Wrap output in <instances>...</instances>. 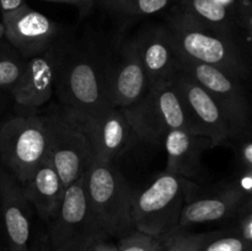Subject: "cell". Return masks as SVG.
I'll use <instances>...</instances> for the list:
<instances>
[{
  "label": "cell",
  "instance_id": "9c48e42d",
  "mask_svg": "<svg viewBox=\"0 0 252 251\" xmlns=\"http://www.w3.org/2000/svg\"><path fill=\"white\" fill-rule=\"evenodd\" d=\"M180 69L203 86L220 106L233 130L234 139H241L250 134L252 108L243 80L216 66L192 61L181 54Z\"/></svg>",
  "mask_w": 252,
  "mask_h": 251
},
{
  "label": "cell",
  "instance_id": "e575fe53",
  "mask_svg": "<svg viewBox=\"0 0 252 251\" xmlns=\"http://www.w3.org/2000/svg\"><path fill=\"white\" fill-rule=\"evenodd\" d=\"M36 251H51V250H49L48 243H42L41 245L38 246V249H37Z\"/></svg>",
  "mask_w": 252,
  "mask_h": 251
},
{
  "label": "cell",
  "instance_id": "30bf717a",
  "mask_svg": "<svg viewBox=\"0 0 252 251\" xmlns=\"http://www.w3.org/2000/svg\"><path fill=\"white\" fill-rule=\"evenodd\" d=\"M62 111L88 138L97 161L112 162L130 144L134 132L121 108L110 107L98 113Z\"/></svg>",
  "mask_w": 252,
  "mask_h": 251
},
{
  "label": "cell",
  "instance_id": "8d00e7d4",
  "mask_svg": "<svg viewBox=\"0 0 252 251\" xmlns=\"http://www.w3.org/2000/svg\"><path fill=\"white\" fill-rule=\"evenodd\" d=\"M2 37H5V29H4V25H2V22H0V39H1Z\"/></svg>",
  "mask_w": 252,
  "mask_h": 251
},
{
  "label": "cell",
  "instance_id": "5b68a950",
  "mask_svg": "<svg viewBox=\"0 0 252 251\" xmlns=\"http://www.w3.org/2000/svg\"><path fill=\"white\" fill-rule=\"evenodd\" d=\"M194 187L191 180L179 175L160 174L147 188L135 192L132 211L135 230L155 238L175 233Z\"/></svg>",
  "mask_w": 252,
  "mask_h": 251
},
{
  "label": "cell",
  "instance_id": "44dd1931",
  "mask_svg": "<svg viewBox=\"0 0 252 251\" xmlns=\"http://www.w3.org/2000/svg\"><path fill=\"white\" fill-rule=\"evenodd\" d=\"M231 9L236 37L246 53L252 57V0H235Z\"/></svg>",
  "mask_w": 252,
  "mask_h": 251
},
{
  "label": "cell",
  "instance_id": "52a82bcc",
  "mask_svg": "<svg viewBox=\"0 0 252 251\" xmlns=\"http://www.w3.org/2000/svg\"><path fill=\"white\" fill-rule=\"evenodd\" d=\"M48 157V140L41 116L17 115L0 125V161L25 184Z\"/></svg>",
  "mask_w": 252,
  "mask_h": 251
},
{
  "label": "cell",
  "instance_id": "4dcf8cb0",
  "mask_svg": "<svg viewBox=\"0 0 252 251\" xmlns=\"http://www.w3.org/2000/svg\"><path fill=\"white\" fill-rule=\"evenodd\" d=\"M129 0H96L101 7H103L107 11L113 12V14H121L123 7Z\"/></svg>",
  "mask_w": 252,
  "mask_h": 251
},
{
  "label": "cell",
  "instance_id": "d590c367",
  "mask_svg": "<svg viewBox=\"0 0 252 251\" xmlns=\"http://www.w3.org/2000/svg\"><path fill=\"white\" fill-rule=\"evenodd\" d=\"M218 1H220L221 4H224V5H228V6H233V4L235 0H218Z\"/></svg>",
  "mask_w": 252,
  "mask_h": 251
},
{
  "label": "cell",
  "instance_id": "9a60e30c",
  "mask_svg": "<svg viewBox=\"0 0 252 251\" xmlns=\"http://www.w3.org/2000/svg\"><path fill=\"white\" fill-rule=\"evenodd\" d=\"M172 80L191 117L202 133L211 139L213 147L234 139L233 130L225 113L203 86L182 69L177 71Z\"/></svg>",
  "mask_w": 252,
  "mask_h": 251
},
{
  "label": "cell",
  "instance_id": "4316f807",
  "mask_svg": "<svg viewBox=\"0 0 252 251\" xmlns=\"http://www.w3.org/2000/svg\"><path fill=\"white\" fill-rule=\"evenodd\" d=\"M236 154H238L241 169L252 170V139H246L240 142V144L236 148Z\"/></svg>",
  "mask_w": 252,
  "mask_h": 251
},
{
  "label": "cell",
  "instance_id": "7402d4cb",
  "mask_svg": "<svg viewBox=\"0 0 252 251\" xmlns=\"http://www.w3.org/2000/svg\"><path fill=\"white\" fill-rule=\"evenodd\" d=\"M202 251H252V243L246 240L238 229L213 231Z\"/></svg>",
  "mask_w": 252,
  "mask_h": 251
},
{
  "label": "cell",
  "instance_id": "484cf974",
  "mask_svg": "<svg viewBox=\"0 0 252 251\" xmlns=\"http://www.w3.org/2000/svg\"><path fill=\"white\" fill-rule=\"evenodd\" d=\"M24 58L0 56V89L11 90L21 75Z\"/></svg>",
  "mask_w": 252,
  "mask_h": 251
},
{
  "label": "cell",
  "instance_id": "f546056e",
  "mask_svg": "<svg viewBox=\"0 0 252 251\" xmlns=\"http://www.w3.org/2000/svg\"><path fill=\"white\" fill-rule=\"evenodd\" d=\"M239 225L236 229L248 241L252 243V211L238 217Z\"/></svg>",
  "mask_w": 252,
  "mask_h": 251
},
{
  "label": "cell",
  "instance_id": "cb8c5ba5",
  "mask_svg": "<svg viewBox=\"0 0 252 251\" xmlns=\"http://www.w3.org/2000/svg\"><path fill=\"white\" fill-rule=\"evenodd\" d=\"M162 238L147 235L135 230L129 235L120 239L117 244L118 251H157Z\"/></svg>",
  "mask_w": 252,
  "mask_h": 251
},
{
  "label": "cell",
  "instance_id": "603a6c76",
  "mask_svg": "<svg viewBox=\"0 0 252 251\" xmlns=\"http://www.w3.org/2000/svg\"><path fill=\"white\" fill-rule=\"evenodd\" d=\"M213 235L212 233H186L175 231L162 238L164 251H202L204 244Z\"/></svg>",
  "mask_w": 252,
  "mask_h": 251
},
{
  "label": "cell",
  "instance_id": "74e56055",
  "mask_svg": "<svg viewBox=\"0 0 252 251\" xmlns=\"http://www.w3.org/2000/svg\"><path fill=\"white\" fill-rule=\"evenodd\" d=\"M157 251H164V246H162V240H161V244H160V246L158 248Z\"/></svg>",
  "mask_w": 252,
  "mask_h": 251
},
{
  "label": "cell",
  "instance_id": "277c9868",
  "mask_svg": "<svg viewBox=\"0 0 252 251\" xmlns=\"http://www.w3.org/2000/svg\"><path fill=\"white\" fill-rule=\"evenodd\" d=\"M89 202L108 236L122 239L135 231V191L112 162L94 160L84 175Z\"/></svg>",
  "mask_w": 252,
  "mask_h": 251
},
{
  "label": "cell",
  "instance_id": "2e32d148",
  "mask_svg": "<svg viewBox=\"0 0 252 251\" xmlns=\"http://www.w3.org/2000/svg\"><path fill=\"white\" fill-rule=\"evenodd\" d=\"M133 41L147 71L149 88L175 78L180 70V54L166 25L147 26Z\"/></svg>",
  "mask_w": 252,
  "mask_h": 251
},
{
  "label": "cell",
  "instance_id": "3957f363",
  "mask_svg": "<svg viewBox=\"0 0 252 251\" xmlns=\"http://www.w3.org/2000/svg\"><path fill=\"white\" fill-rule=\"evenodd\" d=\"M54 88L61 107L78 113H98L108 102L103 64L85 51L64 46Z\"/></svg>",
  "mask_w": 252,
  "mask_h": 251
},
{
  "label": "cell",
  "instance_id": "1f68e13d",
  "mask_svg": "<svg viewBox=\"0 0 252 251\" xmlns=\"http://www.w3.org/2000/svg\"><path fill=\"white\" fill-rule=\"evenodd\" d=\"M25 4L26 2L24 0H0V11H1V15L7 14V12L15 11Z\"/></svg>",
  "mask_w": 252,
  "mask_h": 251
},
{
  "label": "cell",
  "instance_id": "f1b7e54d",
  "mask_svg": "<svg viewBox=\"0 0 252 251\" xmlns=\"http://www.w3.org/2000/svg\"><path fill=\"white\" fill-rule=\"evenodd\" d=\"M47 2H56V4H66L76 7L81 16H86L93 11L96 4V0H42Z\"/></svg>",
  "mask_w": 252,
  "mask_h": 251
},
{
  "label": "cell",
  "instance_id": "83f0119b",
  "mask_svg": "<svg viewBox=\"0 0 252 251\" xmlns=\"http://www.w3.org/2000/svg\"><path fill=\"white\" fill-rule=\"evenodd\" d=\"M231 182L239 191L245 194L246 198L252 194V170L241 169L240 174Z\"/></svg>",
  "mask_w": 252,
  "mask_h": 251
},
{
  "label": "cell",
  "instance_id": "4fadbf2b",
  "mask_svg": "<svg viewBox=\"0 0 252 251\" xmlns=\"http://www.w3.org/2000/svg\"><path fill=\"white\" fill-rule=\"evenodd\" d=\"M32 211L21 182L0 165V218L7 251H34L31 248Z\"/></svg>",
  "mask_w": 252,
  "mask_h": 251
},
{
  "label": "cell",
  "instance_id": "7a4b0ae2",
  "mask_svg": "<svg viewBox=\"0 0 252 251\" xmlns=\"http://www.w3.org/2000/svg\"><path fill=\"white\" fill-rule=\"evenodd\" d=\"M121 110L134 134L154 145L164 144L166 134L174 129L204 135L189 115L174 80L149 88L140 100Z\"/></svg>",
  "mask_w": 252,
  "mask_h": 251
},
{
  "label": "cell",
  "instance_id": "7c38bea8",
  "mask_svg": "<svg viewBox=\"0 0 252 251\" xmlns=\"http://www.w3.org/2000/svg\"><path fill=\"white\" fill-rule=\"evenodd\" d=\"M1 16L5 38L21 58L29 59L44 53L58 41L61 27L27 4Z\"/></svg>",
  "mask_w": 252,
  "mask_h": 251
},
{
  "label": "cell",
  "instance_id": "d4e9b609",
  "mask_svg": "<svg viewBox=\"0 0 252 251\" xmlns=\"http://www.w3.org/2000/svg\"><path fill=\"white\" fill-rule=\"evenodd\" d=\"M175 0H129L120 15L127 17H140L162 11Z\"/></svg>",
  "mask_w": 252,
  "mask_h": 251
},
{
  "label": "cell",
  "instance_id": "ac0fdd59",
  "mask_svg": "<svg viewBox=\"0 0 252 251\" xmlns=\"http://www.w3.org/2000/svg\"><path fill=\"white\" fill-rule=\"evenodd\" d=\"M162 147L166 152L165 171L191 180L201 175L199 159L202 152L207 148H213V144L206 135L174 129L166 134Z\"/></svg>",
  "mask_w": 252,
  "mask_h": 251
},
{
  "label": "cell",
  "instance_id": "f35d334b",
  "mask_svg": "<svg viewBox=\"0 0 252 251\" xmlns=\"http://www.w3.org/2000/svg\"><path fill=\"white\" fill-rule=\"evenodd\" d=\"M0 251H7L5 246H0Z\"/></svg>",
  "mask_w": 252,
  "mask_h": 251
},
{
  "label": "cell",
  "instance_id": "6da1fadb",
  "mask_svg": "<svg viewBox=\"0 0 252 251\" xmlns=\"http://www.w3.org/2000/svg\"><path fill=\"white\" fill-rule=\"evenodd\" d=\"M166 26L181 56L216 66L243 81L251 76V57L234 34L202 24L176 5L167 12Z\"/></svg>",
  "mask_w": 252,
  "mask_h": 251
},
{
  "label": "cell",
  "instance_id": "ba28073f",
  "mask_svg": "<svg viewBox=\"0 0 252 251\" xmlns=\"http://www.w3.org/2000/svg\"><path fill=\"white\" fill-rule=\"evenodd\" d=\"M39 116L46 128L48 157L64 187L68 188L85 175L95 160L93 148L85 134L66 118L59 106H53Z\"/></svg>",
  "mask_w": 252,
  "mask_h": 251
},
{
  "label": "cell",
  "instance_id": "ffe728a7",
  "mask_svg": "<svg viewBox=\"0 0 252 251\" xmlns=\"http://www.w3.org/2000/svg\"><path fill=\"white\" fill-rule=\"evenodd\" d=\"M175 2L182 11L202 24L236 36L231 6L221 4L218 0H175Z\"/></svg>",
  "mask_w": 252,
  "mask_h": 251
},
{
  "label": "cell",
  "instance_id": "e0dca14e",
  "mask_svg": "<svg viewBox=\"0 0 252 251\" xmlns=\"http://www.w3.org/2000/svg\"><path fill=\"white\" fill-rule=\"evenodd\" d=\"M245 199V194L239 191L231 181L212 193L193 201L189 199L182 209L176 231H184L189 226L197 224L236 218Z\"/></svg>",
  "mask_w": 252,
  "mask_h": 251
},
{
  "label": "cell",
  "instance_id": "836d02e7",
  "mask_svg": "<svg viewBox=\"0 0 252 251\" xmlns=\"http://www.w3.org/2000/svg\"><path fill=\"white\" fill-rule=\"evenodd\" d=\"M252 211V194H250V196L248 197V198L244 201L243 206L240 207V211H239L238 216H236V218H238L239 216H241V214L244 213H248V212H251Z\"/></svg>",
  "mask_w": 252,
  "mask_h": 251
},
{
  "label": "cell",
  "instance_id": "8fae6325",
  "mask_svg": "<svg viewBox=\"0 0 252 251\" xmlns=\"http://www.w3.org/2000/svg\"><path fill=\"white\" fill-rule=\"evenodd\" d=\"M64 44L57 41L44 53L25 59L21 75L11 89L19 115L36 116L53 96Z\"/></svg>",
  "mask_w": 252,
  "mask_h": 251
},
{
  "label": "cell",
  "instance_id": "d6986e66",
  "mask_svg": "<svg viewBox=\"0 0 252 251\" xmlns=\"http://www.w3.org/2000/svg\"><path fill=\"white\" fill-rule=\"evenodd\" d=\"M21 185L33 211L42 220L48 223L58 212L65 192L61 176L49 157H47L32 176Z\"/></svg>",
  "mask_w": 252,
  "mask_h": 251
},
{
  "label": "cell",
  "instance_id": "8992f818",
  "mask_svg": "<svg viewBox=\"0 0 252 251\" xmlns=\"http://www.w3.org/2000/svg\"><path fill=\"white\" fill-rule=\"evenodd\" d=\"M47 225L51 251H91L108 238L89 202L84 176L65 188L58 212Z\"/></svg>",
  "mask_w": 252,
  "mask_h": 251
},
{
  "label": "cell",
  "instance_id": "5bb4252c",
  "mask_svg": "<svg viewBox=\"0 0 252 251\" xmlns=\"http://www.w3.org/2000/svg\"><path fill=\"white\" fill-rule=\"evenodd\" d=\"M103 70L106 93L112 107H128L149 90L147 71L133 39L121 47L116 62L107 68L103 66Z\"/></svg>",
  "mask_w": 252,
  "mask_h": 251
},
{
  "label": "cell",
  "instance_id": "d6a6232c",
  "mask_svg": "<svg viewBox=\"0 0 252 251\" xmlns=\"http://www.w3.org/2000/svg\"><path fill=\"white\" fill-rule=\"evenodd\" d=\"M91 251H118V248L116 244H111L108 241H103V243L98 244L96 248H94Z\"/></svg>",
  "mask_w": 252,
  "mask_h": 251
}]
</instances>
